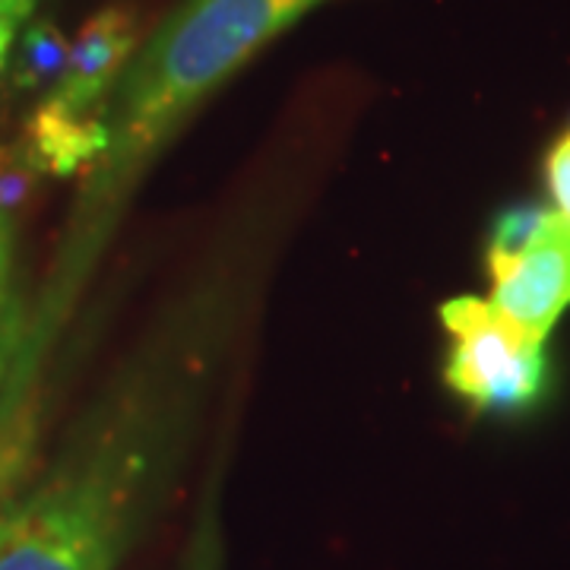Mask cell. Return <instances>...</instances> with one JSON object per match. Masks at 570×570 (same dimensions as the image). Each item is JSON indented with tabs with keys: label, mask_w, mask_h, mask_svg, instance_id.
I'll list each match as a JSON object with an SVG mask.
<instances>
[{
	"label": "cell",
	"mask_w": 570,
	"mask_h": 570,
	"mask_svg": "<svg viewBox=\"0 0 570 570\" xmlns=\"http://www.w3.org/2000/svg\"><path fill=\"white\" fill-rule=\"evenodd\" d=\"M326 0H184L134 51L105 108V149L89 168L67 276L96 261L142 168L194 108L257 51Z\"/></svg>",
	"instance_id": "cell-1"
},
{
	"label": "cell",
	"mask_w": 570,
	"mask_h": 570,
	"mask_svg": "<svg viewBox=\"0 0 570 570\" xmlns=\"http://www.w3.org/2000/svg\"><path fill=\"white\" fill-rule=\"evenodd\" d=\"M178 475L149 425L86 415L39 482L0 508V570H118Z\"/></svg>",
	"instance_id": "cell-2"
},
{
	"label": "cell",
	"mask_w": 570,
	"mask_h": 570,
	"mask_svg": "<svg viewBox=\"0 0 570 570\" xmlns=\"http://www.w3.org/2000/svg\"><path fill=\"white\" fill-rule=\"evenodd\" d=\"M448 333L444 384L479 415H520L549 381L546 340L510 321L489 298L456 295L438 311Z\"/></svg>",
	"instance_id": "cell-3"
},
{
	"label": "cell",
	"mask_w": 570,
	"mask_h": 570,
	"mask_svg": "<svg viewBox=\"0 0 570 570\" xmlns=\"http://www.w3.org/2000/svg\"><path fill=\"white\" fill-rule=\"evenodd\" d=\"M491 305L549 340L570 307V219L549 206H513L491 225Z\"/></svg>",
	"instance_id": "cell-4"
},
{
	"label": "cell",
	"mask_w": 570,
	"mask_h": 570,
	"mask_svg": "<svg viewBox=\"0 0 570 570\" xmlns=\"http://www.w3.org/2000/svg\"><path fill=\"white\" fill-rule=\"evenodd\" d=\"M140 48L137 17L121 7H108L80 29L67 45L63 63L45 96V108L77 121H105V108L121 80L124 67Z\"/></svg>",
	"instance_id": "cell-5"
},
{
	"label": "cell",
	"mask_w": 570,
	"mask_h": 570,
	"mask_svg": "<svg viewBox=\"0 0 570 570\" xmlns=\"http://www.w3.org/2000/svg\"><path fill=\"white\" fill-rule=\"evenodd\" d=\"M22 393L26 387L17 384L0 403V508L20 491L39 441V412Z\"/></svg>",
	"instance_id": "cell-6"
},
{
	"label": "cell",
	"mask_w": 570,
	"mask_h": 570,
	"mask_svg": "<svg viewBox=\"0 0 570 570\" xmlns=\"http://www.w3.org/2000/svg\"><path fill=\"white\" fill-rule=\"evenodd\" d=\"M17 305H13V213H0V377L13 365Z\"/></svg>",
	"instance_id": "cell-7"
},
{
	"label": "cell",
	"mask_w": 570,
	"mask_h": 570,
	"mask_svg": "<svg viewBox=\"0 0 570 570\" xmlns=\"http://www.w3.org/2000/svg\"><path fill=\"white\" fill-rule=\"evenodd\" d=\"M546 184L554 209L570 219V127L554 140L546 156Z\"/></svg>",
	"instance_id": "cell-8"
},
{
	"label": "cell",
	"mask_w": 570,
	"mask_h": 570,
	"mask_svg": "<svg viewBox=\"0 0 570 570\" xmlns=\"http://www.w3.org/2000/svg\"><path fill=\"white\" fill-rule=\"evenodd\" d=\"M39 0H0V73L10 63V51L20 39L22 26L36 13Z\"/></svg>",
	"instance_id": "cell-9"
},
{
	"label": "cell",
	"mask_w": 570,
	"mask_h": 570,
	"mask_svg": "<svg viewBox=\"0 0 570 570\" xmlns=\"http://www.w3.org/2000/svg\"><path fill=\"white\" fill-rule=\"evenodd\" d=\"M197 554H194V568L190 570H216V551L213 542H197Z\"/></svg>",
	"instance_id": "cell-10"
}]
</instances>
